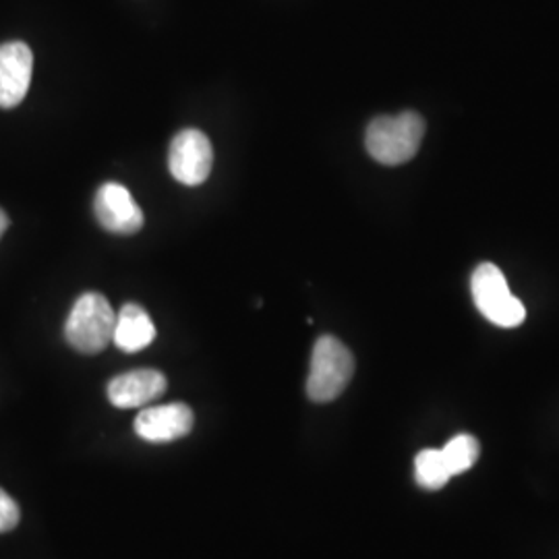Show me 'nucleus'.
<instances>
[{
  "instance_id": "1",
  "label": "nucleus",
  "mask_w": 559,
  "mask_h": 559,
  "mask_svg": "<svg viewBox=\"0 0 559 559\" xmlns=\"http://www.w3.org/2000/svg\"><path fill=\"white\" fill-rule=\"evenodd\" d=\"M425 138V120L419 112L406 110L396 117L371 120L365 133L369 156L383 166H399L413 160Z\"/></svg>"
},
{
  "instance_id": "2",
  "label": "nucleus",
  "mask_w": 559,
  "mask_h": 559,
  "mask_svg": "<svg viewBox=\"0 0 559 559\" xmlns=\"http://www.w3.org/2000/svg\"><path fill=\"white\" fill-rule=\"evenodd\" d=\"M117 313L100 293H85L75 300L67 323L64 338L83 355H98L115 334Z\"/></svg>"
},
{
  "instance_id": "3",
  "label": "nucleus",
  "mask_w": 559,
  "mask_h": 559,
  "mask_svg": "<svg viewBox=\"0 0 559 559\" xmlns=\"http://www.w3.org/2000/svg\"><path fill=\"white\" fill-rule=\"evenodd\" d=\"M355 357L334 336H321L311 355V369L307 378V396L313 402L338 399L353 380Z\"/></svg>"
},
{
  "instance_id": "4",
  "label": "nucleus",
  "mask_w": 559,
  "mask_h": 559,
  "mask_svg": "<svg viewBox=\"0 0 559 559\" xmlns=\"http://www.w3.org/2000/svg\"><path fill=\"white\" fill-rule=\"evenodd\" d=\"M471 290L480 316L500 328H519L526 318L522 300L510 293L496 263H480L471 278Z\"/></svg>"
},
{
  "instance_id": "5",
  "label": "nucleus",
  "mask_w": 559,
  "mask_h": 559,
  "mask_svg": "<svg viewBox=\"0 0 559 559\" xmlns=\"http://www.w3.org/2000/svg\"><path fill=\"white\" fill-rule=\"evenodd\" d=\"M214 150L200 129H185L170 143L168 168L175 180L187 187H198L212 173Z\"/></svg>"
},
{
  "instance_id": "6",
  "label": "nucleus",
  "mask_w": 559,
  "mask_h": 559,
  "mask_svg": "<svg viewBox=\"0 0 559 559\" xmlns=\"http://www.w3.org/2000/svg\"><path fill=\"white\" fill-rule=\"evenodd\" d=\"M96 218L108 233L135 235L143 226V212L131 191L119 182L102 185L94 200Z\"/></svg>"
},
{
  "instance_id": "7",
  "label": "nucleus",
  "mask_w": 559,
  "mask_h": 559,
  "mask_svg": "<svg viewBox=\"0 0 559 559\" xmlns=\"http://www.w3.org/2000/svg\"><path fill=\"white\" fill-rule=\"evenodd\" d=\"M193 411L182 404H162L143 408L135 419V433L147 443H170L193 431Z\"/></svg>"
},
{
  "instance_id": "8",
  "label": "nucleus",
  "mask_w": 559,
  "mask_h": 559,
  "mask_svg": "<svg viewBox=\"0 0 559 559\" xmlns=\"http://www.w3.org/2000/svg\"><path fill=\"white\" fill-rule=\"evenodd\" d=\"M34 73L32 48L23 41L0 44V108H15L27 96Z\"/></svg>"
},
{
  "instance_id": "9",
  "label": "nucleus",
  "mask_w": 559,
  "mask_h": 559,
  "mask_svg": "<svg viewBox=\"0 0 559 559\" xmlns=\"http://www.w3.org/2000/svg\"><path fill=\"white\" fill-rule=\"evenodd\" d=\"M168 381L156 369H135L120 373L108 383V400L117 408H141L160 399Z\"/></svg>"
},
{
  "instance_id": "10",
  "label": "nucleus",
  "mask_w": 559,
  "mask_h": 559,
  "mask_svg": "<svg viewBox=\"0 0 559 559\" xmlns=\"http://www.w3.org/2000/svg\"><path fill=\"white\" fill-rule=\"evenodd\" d=\"M154 338H156V325L147 316V311L135 302H127L117 313L112 342L122 353L133 355L147 348Z\"/></svg>"
},
{
  "instance_id": "11",
  "label": "nucleus",
  "mask_w": 559,
  "mask_h": 559,
  "mask_svg": "<svg viewBox=\"0 0 559 559\" xmlns=\"http://www.w3.org/2000/svg\"><path fill=\"white\" fill-rule=\"evenodd\" d=\"M452 477L441 450H423L415 459V479L427 491H438Z\"/></svg>"
},
{
  "instance_id": "12",
  "label": "nucleus",
  "mask_w": 559,
  "mask_h": 559,
  "mask_svg": "<svg viewBox=\"0 0 559 559\" xmlns=\"http://www.w3.org/2000/svg\"><path fill=\"white\" fill-rule=\"evenodd\" d=\"M441 454H443V460H445L452 477L462 475L479 460V440L473 438V436L462 433V436H456L454 440L448 441L445 448L441 450Z\"/></svg>"
},
{
  "instance_id": "13",
  "label": "nucleus",
  "mask_w": 559,
  "mask_h": 559,
  "mask_svg": "<svg viewBox=\"0 0 559 559\" xmlns=\"http://www.w3.org/2000/svg\"><path fill=\"white\" fill-rule=\"evenodd\" d=\"M20 506L15 500L0 489V533H9L20 524Z\"/></svg>"
},
{
  "instance_id": "14",
  "label": "nucleus",
  "mask_w": 559,
  "mask_h": 559,
  "mask_svg": "<svg viewBox=\"0 0 559 559\" xmlns=\"http://www.w3.org/2000/svg\"><path fill=\"white\" fill-rule=\"evenodd\" d=\"M7 228H9V216L0 210V237L4 235V230H7Z\"/></svg>"
}]
</instances>
